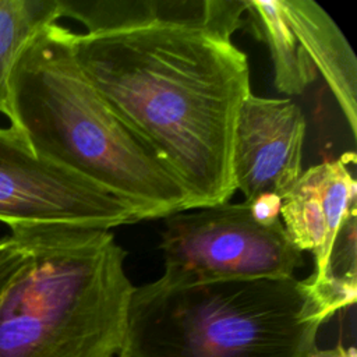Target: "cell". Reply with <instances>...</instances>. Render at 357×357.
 Masks as SVG:
<instances>
[{
    "mask_svg": "<svg viewBox=\"0 0 357 357\" xmlns=\"http://www.w3.org/2000/svg\"><path fill=\"white\" fill-rule=\"evenodd\" d=\"M305 119L286 98H261L252 92L243 102L234 128L231 173L245 202L261 194L280 198L303 173Z\"/></svg>",
    "mask_w": 357,
    "mask_h": 357,
    "instance_id": "obj_7",
    "label": "cell"
},
{
    "mask_svg": "<svg viewBox=\"0 0 357 357\" xmlns=\"http://www.w3.org/2000/svg\"><path fill=\"white\" fill-rule=\"evenodd\" d=\"M245 26L268 46L279 92L301 95L318 71L284 17L279 0H245Z\"/></svg>",
    "mask_w": 357,
    "mask_h": 357,
    "instance_id": "obj_11",
    "label": "cell"
},
{
    "mask_svg": "<svg viewBox=\"0 0 357 357\" xmlns=\"http://www.w3.org/2000/svg\"><path fill=\"white\" fill-rule=\"evenodd\" d=\"M59 18V0H0V113L8 119L14 64L35 35Z\"/></svg>",
    "mask_w": 357,
    "mask_h": 357,
    "instance_id": "obj_12",
    "label": "cell"
},
{
    "mask_svg": "<svg viewBox=\"0 0 357 357\" xmlns=\"http://www.w3.org/2000/svg\"><path fill=\"white\" fill-rule=\"evenodd\" d=\"M354 160V153L349 152L337 160L311 166L282 197L280 216L290 241L314 257L311 276L322 273L336 233L346 213L356 206Z\"/></svg>",
    "mask_w": 357,
    "mask_h": 357,
    "instance_id": "obj_8",
    "label": "cell"
},
{
    "mask_svg": "<svg viewBox=\"0 0 357 357\" xmlns=\"http://www.w3.org/2000/svg\"><path fill=\"white\" fill-rule=\"evenodd\" d=\"M290 28L337 100L357 135V61L332 17L312 0H279Z\"/></svg>",
    "mask_w": 357,
    "mask_h": 357,
    "instance_id": "obj_10",
    "label": "cell"
},
{
    "mask_svg": "<svg viewBox=\"0 0 357 357\" xmlns=\"http://www.w3.org/2000/svg\"><path fill=\"white\" fill-rule=\"evenodd\" d=\"M0 222L10 229L68 223L110 230L138 220L124 202L36 155L10 126L0 127Z\"/></svg>",
    "mask_w": 357,
    "mask_h": 357,
    "instance_id": "obj_6",
    "label": "cell"
},
{
    "mask_svg": "<svg viewBox=\"0 0 357 357\" xmlns=\"http://www.w3.org/2000/svg\"><path fill=\"white\" fill-rule=\"evenodd\" d=\"M25 258L0 300V357H117L134 291L107 229H10Z\"/></svg>",
    "mask_w": 357,
    "mask_h": 357,
    "instance_id": "obj_3",
    "label": "cell"
},
{
    "mask_svg": "<svg viewBox=\"0 0 357 357\" xmlns=\"http://www.w3.org/2000/svg\"><path fill=\"white\" fill-rule=\"evenodd\" d=\"M305 357H356V351L353 347H344L343 344L328 349H319L315 346Z\"/></svg>",
    "mask_w": 357,
    "mask_h": 357,
    "instance_id": "obj_16",
    "label": "cell"
},
{
    "mask_svg": "<svg viewBox=\"0 0 357 357\" xmlns=\"http://www.w3.org/2000/svg\"><path fill=\"white\" fill-rule=\"evenodd\" d=\"M70 17L98 35L151 26H184L231 40L245 26V0H59Z\"/></svg>",
    "mask_w": 357,
    "mask_h": 357,
    "instance_id": "obj_9",
    "label": "cell"
},
{
    "mask_svg": "<svg viewBox=\"0 0 357 357\" xmlns=\"http://www.w3.org/2000/svg\"><path fill=\"white\" fill-rule=\"evenodd\" d=\"M160 240L167 283L293 278L304 265L282 220L262 225L247 202H222L165 218Z\"/></svg>",
    "mask_w": 357,
    "mask_h": 357,
    "instance_id": "obj_5",
    "label": "cell"
},
{
    "mask_svg": "<svg viewBox=\"0 0 357 357\" xmlns=\"http://www.w3.org/2000/svg\"><path fill=\"white\" fill-rule=\"evenodd\" d=\"M356 215L353 206L344 216L319 276L305 279L322 314L329 319L339 310L353 305L357 294Z\"/></svg>",
    "mask_w": 357,
    "mask_h": 357,
    "instance_id": "obj_13",
    "label": "cell"
},
{
    "mask_svg": "<svg viewBox=\"0 0 357 357\" xmlns=\"http://www.w3.org/2000/svg\"><path fill=\"white\" fill-rule=\"evenodd\" d=\"M10 109L36 155L124 202L137 220L188 211L178 181L84 75L71 29L50 24L25 46L10 75Z\"/></svg>",
    "mask_w": 357,
    "mask_h": 357,
    "instance_id": "obj_2",
    "label": "cell"
},
{
    "mask_svg": "<svg viewBox=\"0 0 357 357\" xmlns=\"http://www.w3.org/2000/svg\"><path fill=\"white\" fill-rule=\"evenodd\" d=\"M328 321L305 280L134 287L121 357H305Z\"/></svg>",
    "mask_w": 357,
    "mask_h": 357,
    "instance_id": "obj_4",
    "label": "cell"
},
{
    "mask_svg": "<svg viewBox=\"0 0 357 357\" xmlns=\"http://www.w3.org/2000/svg\"><path fill=\"white\" fill-rule=\"evenodd\" d=\"M73 50L110 110L183 187L188 211L231 198L234 128L251 93L244 52L184 26L73 32Z\"/></svg>",
    "mask_w": 357,
    "mask_h": 357,
    "instance_id": "obj_1",
    "label": "cell"
},
{
    "mask_svg": "<svg viewBox=\"0 0 357 357\" xmlns=\"http://www.w3.org/2000/svg\"><path fill=\"white\" fill-rule=\"evenodd\" d=\"M245 202V201H244ZM254 219L262 225H273L280 222L282 198L276 194H261L247 202Z\"/></svg>",
    "mask_w": 357,
    "mask_h": 357,
    "instance_id": "obj_15",
    "label": "cell"
},
{
    "mask_svg": "<svg viewBox=\"0 0 357 357\" xmlns=\"http://www.w3.org/2000/svg\"><path fill=\"white\" fill-rule=\"evenodd\" d=\"M25 258L22 241L10 234L0 238V300Z\"/></svg>",
    "mask_w": 357,
    "mask_h": 357,
    "instance_id": "obj_14",
    "label": "cell"
},
{
    "mask_svg": "<svg viewBox=\"0 0 357 357\" xmlns=\"http://www.w3.org/2000/svg\"><path fill=\"white\" fill-rule=\"evenodd\" d=\"M117 357H121V356H117Z\"/></svg>",
    "mask_w": 357,
    "mask_h": 357,
    "instance_id": "obj_17",
    "label": "cell"
}]
</instances>
